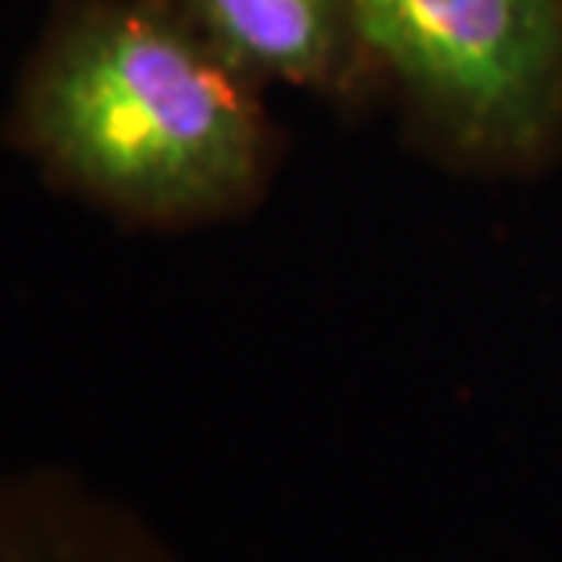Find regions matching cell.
Masks as SVG:
<instances>
[{
    "label": "cell",
    "mask_w": 562,
    "mask_h": 562,
    "mask_svg": "<svg viewBox=\"0 0 562 562\" xmlns=\"http://www.w3.org/2000/svg\"><path fill=\"white\" fill-rule=\"evenodd\" d=\"M0 132L50 191L144 235L254 216L288 157L269 91L166 0H47Z\"/></svg>",
    "instance_id": "1"
},
{
    "label": "cell",
    "mask_w": 562,
    "mask_h": 562,
    "mask_svg": "<svg viewBox=\"0 0 562 562\" xmlns=\"http://www.w3.org/2000/svg\"><path fill=\"white\" fill-rule=\"evenodd\" d=\"M375 110L443 176L535 181L562 162V0H360Z\"/></svg>",
    "instance_id": "2"
},
{
    "label": "cell",
    "mask_w": 562,
    "mask_h": 562,
    "mask_svg": "<svg viewBox=\"0 0 562 562\" xmlns=\"http://www.w3.org/2000/svg\"><path fill=\"white\" fill-rule=\"evenodd\" d=\"M247 79L347 116L375 110L360 0H166Z\"/></svg>",
    "instance_id": "3"
},
{
    "label": "cell",
    "mask_w": 562,
    "mask_h": 562,
    "mask_svg": "<svg viewBox=\"0 0 562 562\" xmlns=\"http://www.w3.org/2000/svg\"><path fill=\"white\" fill-rule=\"evenodd\" d=\"M0 562H188L132 506L63 469L0 472Z\"/></svg>",
    "instance_id": "4"
}]
</instances>
